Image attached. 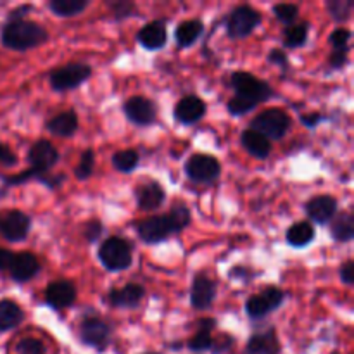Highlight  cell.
<instances>
[{
  "instance_id": "1",
  "label": "cell",
  "mask_w": 354,
  "mask_h": 354,
  "mask_svg": "<svg viewBox=\"0 0 354 354\" xmlns=\"http://www.w3.org/2000/svg\"><path fill=\"white\" fill-rule=\"evenodd\" d=\"M48 35L44 26L26 19L7 21L2 30V44L10 50L17 52L38 47V45L45 44Z\"/></svg>"
},
{
  "instance_id": "2",
  "label": "cell",
  "mask_w": 354,
  "mask_h": 354,
  "mask_svg": "<svg viewBox=\"0 0 354 354\" xmlns=\"http://www.w3.org/2000/svg\"><path fill=\"white\" fill-rule=\"evenodd\" d=\"M230 85L235 90V97L248 100V102L254 104V106L265 102V100H268L273 95L272 86L266 82H263V80L256 78L251 73H234L230 78Z\"/></svg>"
},
{
  "instance_id": "3",
  "label": "cell",
  "mask_w": 354,
  "mask_h": 354,
  "mask_svg": "<svg viewBox=\"0 0 354 354\" xmlns=\"http://www.w3.org/2000/svg\"><path fill=\"white\" fill-rule=\"evenodd\" d=\"M290 116L280 107H272V109H265L259 113L258 116L252 120L251 130L261 133L265 138H272V140H280L287 135L290 130Z\"/></svg>"
},
{
  "instance_id": "4",
  "label": "cell",
  "mask_w": 354,
  "mask_h": 354,
  "mask_svg": "<svg viewBox=\"0 0 354 354\" xmlns=\"http://www.w3.org/2000/svg\"><path fill=\"white\" fill-rule=\"evenodd\" d=\"M99 259L104 268L109 270V272H123L131 266L133 254H131L130 244L124 239L111 237L100 245Z\"/></svg>"
},
{
  "instance_id": "5",
  "label": "cell",
  "mask_w": 354,
  "mask_h": 354,
  "mask_svg": "<svg viewBox=\"0 0 354 354\" xmlns=\"http://www.w3.org/2000/svg\"><path fill=\"white\" fill-rule=\"evenodd\" d=\"M90 76H92V68L90 66L71 62V64L54 69L50 76H48V82H50L52 88L57 90V92H68V90L76 88L83 82H86Z\"/></svg>"
},
{
  "instance_id": "6",
  "label": "cell",
  "mask_w": 354,
  "mask_h": 354,
  "mask_svg": "<svg viewBox=\"0 0 354 354\" xmlns=\"http://www.w3.org/2000/svg\"><path fill=\"white\" fill-rule=\"evenodd\" d=\"M261 24V14L249 6H239L230 12L227 19V33L228 37L239 40L245 38Z\"/></svg>"
},
{
  "instance_id": "7",
  "label": "cell",
  "mask_w": 354,
  "mask_h": 354,
  "mask_svg": "<svg viewBox=\"0 0 354 354\" xmlns=\"http://www.w3.org/2000/svg\"><path fill=\"white\" fill-rule=\"evenodd\" d=\"M80 341L85 346L104 351L111 341V327L99 317H85L80 324Z\"/></svg>"
},
{
  "instance_id": "8",
  "label": "cell",
  "mask_w": 354,
  "mask_h": 354,
  "mask_svg": "<svg viewBox=\"0 0 354 354\" xmlns=\"http://www.w3.org/2000/svg\"><path fill=\"white\" fill-rule=\"evenodd\" d=\"M185 173L196 183H213L221 173V166L218 159L206 154H194L187 161Z\"/></svg>"
},
{
  "instance_id": "9",
  "label": "cell",
  "mask_w": 354,
  "mask_h": 354,
  "mask_svg": "<svg viewBox=\"0 0 354 354\" xmlns=\"http://www.w3.org/2000/svg\"><path fill=\"white\" fill-rule=\"evenodd\" d=\"M28 159L31 165L30 171L33 173L35 178H40L47 175L52 166H55V162L59 161V152L48 140H38L37 144L31 145Z\"/></svg>"
},
{
  "instance_id": "10",
  "label": "cell",
  "mask_w": 354,
  "mask_h": 354,
  "mask_svg": "<svg viewBox=\"0 0 354 354\" xmlns=\"http://www.w3.org/2000/svg\"><path fill=\"white\" fill-rule=\"evenodd\" d=\"M31 220L21 211H9L0 216V235L9 242H21L26 239Z\"/></svg>"
},
{
  "instance_id": "11",
  "label": "cell",
  "mask_w": 354,
  "mask_h": 354,
  "mask_svg": "<svg viewBox=\"0 0 354 354\" xmlns=\"http://www.w3.org/2000/svg\"><path fill=\"white\" fill-rule=\"evenodd\" d=\"M283 292L277 287H266L261 294L252 296L245 304V311L251 318H263L268 313L275 311L282 304Z\"/></svg>"
},
{
  "instance_id": "12",
  "label": "cell",
  "mask_w": 354,
  "mask_h": 354,
  "mask_svg": "<svg viewBox=\"0 0 354 354\" xmlns=\"http://www.w3.org/2000/svg\"><path fill=\"white\" fill-rule=\"evenodd\" d=\"M124 114H127L128 120L133 124H138V127H147L152 121L156 120V114H158V109H156V104L152 102L151 99L142 95L130 97L124 104Z\"/></svg>"
},
{
  "instance_id": "13",
  "label": "cell",
  "mask_w": 354,
  "mask_h": 354,
  "mask_svg": "<svg viewBox=\"0 0 354 354\" xmlns=\"http://www.w3.org/2000/svg\"><path fill=\"white\" fill-rule=\"evenodd\" d=\"M138 237L147 244H159L173 234L166 216H152L137 225Z\"/></svg>"
},
{
  "instance_id": "14",
  "label": "cell",
  "mask_w": 354,
  "mask_h": 354,
  "mask_svg": "<svg viewBox=\"0 0 354 354\" xmlns=\"http://www.w3.org/2000/svg\"><path fill=\"white\" fill-rule=\"evenodd\" d=\"M76 299V289L68 280H57L52 282L45 290V303L54 310H64L69 308Z\"/></svg>"
},
{
  "instance_id": "15",
  "label": "cell",
  "mask_w": 354,
  "mask_h": 354,
  "mask_svg": "<svg viewBox=\"0 0 354 354\" xmlns=\"http://www.w3.org/2000/svg\"><path fill=\"white\" fill-rule=\"evenodd\" d=\"M306 213L315 223L327 225L337 213V201L332 196H317L306 204Z\"/></svg>"
},
{
  "instance_id": "16",
  "label": "cell",
  "mask_w": 354,
  "mask_h": 354,
  "mask_svg": "<svg viewBox=\"0 0 354 354\" xmlns=\"http://www.w3.org/2000/svg\"><path fill=\"white\" fill-rule=\"evenodd\" d=\"M216 297V283L206 275H197L194 280L190 303L196 310H207Z\"/></svg>"
},
{
  "instance_id": "17",
  "label": "cell",
  "mask_w": 354,
  "mask_h": 354,
  "mask_svg": "<svg viewBox=\"0 0 354 354\" xmlns=\"http://www.w3.org/2000/svg\"><path fill=\"white\" fill-rule=\"evenodd\" d=\"M206 114V104L197 95H187L180 99L175 107V118L183 124H194Z\"/></svg>"
},
{
  "instance_id": "18",
  "label": "cell",
  "mask_w": 354,
  "mask_h": 354,
  "mask_svg": "<svg viewBox=\"0 0 354 354\" xmlns=\"http://www.w3.org/2000/svg\"><path fill=\"white\" fill-rule=\"evenodd\" d=\"M9 272L16 282H28V280L38 275L40 263H38V259L31 252H21V254H14Z\"/></svg>"
},
{
  "instance_id": "19",
  "label": "cell",
  "mask_w": 354,
  "mask_h": 354,
  "mask_svg": "<svg viewBox=\"0 0 354 354\" xmlns=\"http://www.w3.org/2000/svg\"><path fill=\"white\" fill-rule=\"evenodd\" d=\"M135 194H137L138 207L144 211L158 209V207L162 206V203L166 199L165 189L158 182H154V180L142 183Z\"/></svg>"
},
{
  "instance_id": "20",
  "label": "cell",
  "mask_w": 354,
  "mask_h": 354,
  "mask_svg": "<svg viewBox=\"0 0 354 354\" xmlns=\"http://www.w3.org/2000/svg\"><path fill=\"white\" fill-rule=\"evenodd\" d=\"M138 41L144 48L147 50H159L166 45V38H168V33H166V26L162 21H152V23L145 24L137 35Z\"/></svg>"
},
{
  "instance_id": "21",
  "label": "cell",
  "mask_w": 354,
  "mask_h": 354,
  "mask_svg": "<svg viewBox=\"0 0 354 354\" xmlns=\"http://www.w3.org/2000/svg\"><path fill=\"white\" fill-rule=\"evenodd\" d=\"M145 290L138 283H128L121 289H113L109 294V303L114 308H137L138 303L144 299Z\"/></svg>"
},
{
  "instance_id": "22",
  "label": "cell",
  "mask_w": 354,
  "mask_h": 354,
  "mask_svg": "<svg viewBox=\"0 0 354 354\" xmlns=\"http://www.w3.org/2000/svg\"><path fill=\"white\" fill-rule=\"evenodd\" d=\"M248 354H279L280 342L273 328L256 332L248 342Z\"/></svg>"
},
{
  "instance_id": "23",
  "label": "cell",
  "mask_w": 354,
  "mask_h": 354,
  "mask_svg": "<svg viewBox=\"0 0 354 354\" xmlns=\"http://www.w3.org/2000/svg\"><path fill=\"white\" fill-rule=\"evenodd\" d=\"M241 142L245 151L258 159H266L272 152V142L254 130H245L242 133Z\"/></svg>"
},
{
  "instance_id": "24",
  "label": "cell",
  "mask_w": 354,
  "mask_h": 354,
  "mask_svg": "<svg viewBox=\"0 0 354 354\" xmlns=\"http://www.w3.org/2000/svg\"><path fill=\"white\" fill-rule=\"evenodd\" d=\"M47 130L57 137H73L78 130V118L73 111H64L47 121Z\"/></svg>"
},
{
  "instance_id": "25",
  "label": "cell",
  "mask_w": 354,
  "mask_h": 354,
  "mask_svg": "<svg viewBox=\"0 0 354 354\" xmlns=\"http://www.w3.org/2000/svg\"><path fill=\"white\" fill-rule=\"evenodd\" d=\"M24 320V313L14 301H0V332H7L16 328Z\"/></svg>"
},
{
  "instance_id": "26",
  "label": "cell",
  "mask_w": 354,
  "mask_h": 354,
  "mask_svg": "<svg viewBox=\"0 0 354 354\" xmlns=\"http://www.w3.org/2000/svg\"><path fill=\"white\" fill-rule=\"evenodd\" d=\"M203 30L204 26L199 19H189L180 23L178 28H176V35H175L178 47L187 48L190 47V45L196 44L197 38L203 35Z\"/></svg>"
},
{
  "instance_id": "27",
  "label": "cell",
  "mask_w": 354,
  "mask_h": 354,
  "mask_svg": "<svg viewBox=\"0 0 354 354\" xmlns=\"http://www.w3.org/2000/svg\"><path fill=\"white\" fill-rule=\"evenodd\" d=\"M315 241V228L310 221H299L287 230V242L292 248H306Z\"/></svg>"
},
{
  "instance_id": "28",
  "label": "cell",
  "mask_w": 354,
  "mask_h": 354,
  "mask_svg": "<svg viewBox=\"0 0 354 354\" xmlns=\"http://www.w3.org/2000/svg\"><path fill=\"white\" fill-rule=\"evenodd\" d=\"M330 234L334 241L349 242L354 237V218L349 211L341 213L337 218L332 220Z\"/></svg>"
},
{
  "instance_id": "29",
  "label": "cell",
  "mask_w": 354,
  "mask_h": 354,
  "mask_svg": "<svg viewBox=\"0 0 354 354\" xmlns=\"http://www.w3.org/2000/svg\"><path fill=\"white\" fill-rule=\"evenodd\" d=\"M90 6L88 0H52L48 9L59 17H75Z\"/></svg>"
},
{
  "instance_id": "30",
  "label": "cell",
  "mask_w": 354,
  "mask_h": 354,
  "mask_svg": "<svg viewBox=\"0 0 354 354\" xmlns=\"http://www.w3.org/2000/svg\"><path fill=\"white\" fill-rule=\"evenodd\" d=\"M213 327H214L213 320L201 322L197 334L189 341V349H192V351L196 353H203L213 348V337H211V328Z\"/></svg>"
},
{
  "instance_id": "31",
  "label": "cell",
  "mask_w": 354,
  "mask_h": 354,
  "mask_svg": "<svg viewBox=\"0 0 354 354\" xmlns=\"http://www.w3.org/2000/svg\"><path fill=\"white\" fill-rule=\"evenodd\" d=\"M166 220H168L169 227H171L173 234H178V232L185 230L190 225V211L189 207H185L183 204H178V206H173V209L169 211L168 214H165Z\"/></svg>"
},
{
  "instance_id": "32",
  "label": "cell",
  "mask_w": 354,
  "mask_h": 354,
  "mask_svg": "<svg viewBox=\"0 0 354 354\" xmlns=\"http://www.w3.org/2000/svg\"><path fill=\"white\" fill-rule=\"evenodd\" d=\"M140 161V156L133 149H127V151H120L113 156V165L118 171L121 173H130L133 171L138 166Z\"/></svg>"
},
{
  "instance_id": "33",
  "label": "cell",
  "mask_w": 354,
  "mask_h": 354,
  "mask_svg": "<svg viewBox=\"0 0 354 354\" xmlns=\"http://www.w3.org/2000/svg\"><path fill=\"white\" fill-rule=\"evenodd\" d=\"M308 38V23L294 24V26L287 28L286 33H283V44L289 48H297L303 47L306 44Z\"/></svg>"
},
{
  "instance_id": "34",
  "label": "cell",
  "mask_w": 354,
  "mask_h": 354,
  "mask_svg": "<svg viewBox=\"0 0 354 354\" xmlns=\"http://www.w3.org/2000/svg\"><path fill=\"white\" fill-rule=\"evenodd\" d=\"M354 3L351 0H328L327 2V10L330 12L332 19H335L337 23H344L351 17Z\"/></svg>"
},
{
  "instance_id": "35",
  "label": "cell",
  "mask_w": 354,
  "mask_h": 354,
  "mask_svg": "<svg viewBox=\"0 0 354 354\" xmlns=\"http://www.w3.org/2000/svg\"><path fill=\"white\" fill-rule=\"evenodd\" d=\"M93 165H95V154H93L92 149H86L82 154V158H80L78 166L75 169L76 178L82 180V182L88 180L93 173Z\"/></svg>"
},
{
  "instance_id": "36",
  "label": "cell",
  "mask_w": 354,
  "mask_h": 354,
  "mask_svg": "<svg viewBox=\"0 0 354 354\" xmlns=\"http://www.w3.org/2000/svg\"><path fill=\"white\" fill-rule=\"evenodd\" d=\"M273 14H275L279 21L290 24L292 21H296L299 10H297V6H294V3H279V6L273 7Z\"/></svg>"
},
{
  "instance_id": "37",
  "label": "cell",
  "mask_w": 354,
  "mask_h": 354,
  "mask_svg": "<svg viewBox=\"0 0 354 354\" xmlns=\"http://www.w3.org/2000/svg\"><path fill=\"white\" fill-rule=\"evenodd\" d=\"M16 353L17 354H47V349H45V346L41 344L38 339L26 337L17 344Z\"/></svg>"
},
{
  "instance_id": "38",
  "label": "cell",
  "mask_w": 354,
  "mask_h": 354,
  "mask_svg": "<svg viewBox=\"0 0 354 354\" xmlns=\"http://www.w3.org/2000/svg\"><path fill=\"white\" fill-rule=\"evenodd\" d=\"M107 6L113 9L114 16L118 19H124V17L133 16L135 12V3L128 2V0H114V2H107Z\"/></svg>"
},
{
  "instance_id": "39",
  "label": "cell",
  "mask_w": 354,
  "mask_h": 354,
  "mask_svg": "<svg viewBox=\"0 0 354 354\" xmlns=\"http://www.w3.org/2000/svg\"><path fill=\"white\" fill-rule=\"evenodd\" d=\"M228 111H230V114H234V116H244V114L251 113L252 109H254V104L248 102V100H242L239 99V97H234V99L228 102Z\"/></svg>"
},
{
  "instance_id": "40",
  "label": "cell",
  "mask_w": 354,
  "mask_h": 354,
  "mask_svg": "<svg viewBox=\"0 0 354 354\" xmlns=\"http://www.w3.org/2000/svg\"><path fill=\"white\" fill-rule=\"evenodd\" d=\"M349 38H351V31L346 30V28H337V30L330 35V41L332 45H334L335 50H346L349 44Z\"/></svg>"
},
{
  "instance_id": "41",
  "label": "cell",
  "mask_w": 354,
  "mask_h": 354,
  "mask_svg": "<svg viewBox=\"0 0 354 354\" xmlns=\"http://www.w3.org/2000/svg\"><path fill=\"white\" fill-rule=\"evenodd\" d=\"M102 230L104 228H102V225H100V221H97V220L88 221L85 227V239L88 242H95L97 239L102 235Z\"/></svg>"
},
{
  "instance_id": "42",
  "label": "cell",
  "mask_w": 354,
  "mask_h": 354,
  "mask_svg": "<svg viewBox=\"0 0 354 354\" xmlns=\"http://www.w3.org/2000/svg\"><path fill=\"white\" fill-rule=\"evenodd\" d=\"M16 162H17V158H16V154L12 152V149L7 147V145H3V144H0V165L9 168V166H14Z\"/></svg>"
},
{
  "instance_id": "43",
  "label": "cell",
  "mask_w": 354,
  "mask_h": 354,
  "mask_svg": "<svg viewBox=\"0 0 354 354\" xmlns=\"http://www.w3.org/2000/svg\"><path fill=\"white\" fill-rule=\"evenodd\" d=\"M268 61L272 62V64H277L279 68H282V69H287V66H289V59H287V55L283 54L282 50H279V48H275V50L270 52Z\"/></svg>"
},
{
  "instance_id": "44",
  "label": "cell",
  "mask_w": 354,
  "mask_h": 354,
  "mask_svg": "<svg viewBox=\"0 0 354 354\" xmlns=\"http://www.w3.org/2000/svg\"><path fill=\"white\" fill-rule=\"evenodd\" d=\"M339 275H341V280L346 283V286H353L354 283V261L344 263L341 268V272H339Z\"/></svg>"
},
{
  "instance_id": "45",
  "label": "cell",
  "mask_w": 354,
  "mask_h": 354,
  "mask_svg": "<svg viewBox=\"0 0 354 354\" xmlns=\"http://www.w3.org/2000/svg\"><path fill=\"white\" fill-rule=\"evenodd\" d=\"M348 62V48L346 50H334L330 55V66L335 69H341Z\"/></svg>"
},
{
  "instance_id": "46",
  "label": "cell",
  "mask_w": 354,
  "mask_h": 354,
  "mask_svg": "<svg viewBox=\"0 0 354 354\" xmlns=\"http://www.w3.org/2000/svg\"><path fill=\"white\" fill-rule=\"evenodd\" d=\"M12 259H14V254L9 251V249L0 248V270H9Z\"/></svg>"
},
{
  "instance_id": "47",
  "label": "cell",
  "mask_w": 354,
  "mask_h": 354,
  "mask_svg": "<svg viewBox=\"0 0 354 354\" xmlns=\"http://www.w3.org/2000/svg\"><path fill=\"white\" fill-rule=\"evenodd\" d=\"M301 121H303L304 127L313 128V127H317V124L320 123V121H322V114H318V113H315V114H308V116H303V118H301Z\"/></svg>"
},
{
  "instance_id": "48",
  "label": "cell",
  "mask_w": 354,
  "mask_h": 354,
  "mask_svg": "<svg viewBox=\"0 0 354 354\" xmlns=\"http://www.w3.org/2000/svg\"><path fill=\"white\" fill-rule=\"evenodd\" d=\"M31 9V6H21V7H17L16 10H12V12H10V16H9V21H17V19H23V16H24V12H28V10Z\"/></svg>"
},
{
  "instance_id": "49",
  "label": "cell",
  "mask_w": 354,
  "mask_h": 354,
  "mask_svg": "<svg viewBox=\"0 0 354 354\" xmlns=\"http://www.w3.org/2000/svg\"><path fill=\"white\" fill-rule=\"evenodd\" d=\"M144 354H158V353H144Z\"/></svg>"
}]
</instances>
